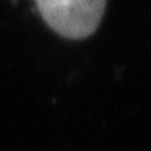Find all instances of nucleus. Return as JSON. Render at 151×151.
Returning a JSON list of instances; mask_svg holds the SVG:
<instances>
[{
    "label": "nucleus",
    "mask_w": 151,
    "mask_h": 151,
    "mask_svg": "<svg viewBox=\"0 0 151 151\" xmlns=\"http://www.w3.org/2000/svg\"><path fill=\"white\" fill-rule=\"evenodd\" d=\"M45 23L59 36L82 40L93 36L104 19L106 0H34Z\"/></svg>",
    "instance_id": "1"
}]
</instances>
